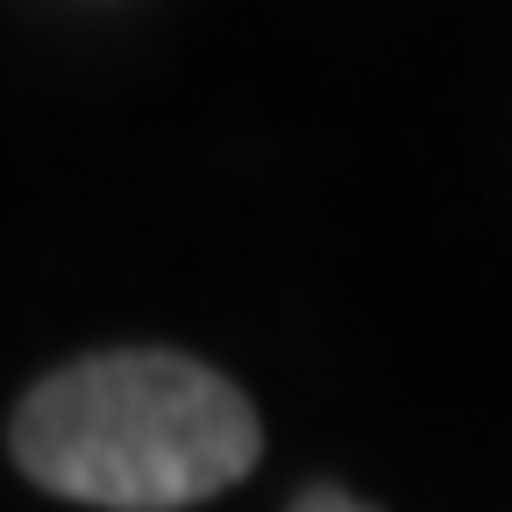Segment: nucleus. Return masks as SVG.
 <instances>
[{"mask_svg": "<svg viewBox=\"0 0 512 512\" xmlns=\"http://www.w3.org/2000/svg\"><path fill=\"white\" fill-rule=\"evenodd\" d=\"M264 427L235 384L171 349L64 363L15 413V463L79 505L171 512L249 477Z\"/></svg>", "mask_w": 512, "mask_h": 512, "instance_id": "nucleus-1", "label": "nucleus"}, {"mask_svg": "<svg viewBox=\"0 0 512 512\" xmlns=\"http://www.w3.org/2000/svg\"><path fill=\"white\" fill-rule=\"evenodd\" d=\"M292 505H299V512H356V498H349V491H299Z\"/></svg>", "mask_w": 512, "mask_h": 512, "instance_id": "nucleus-2", "label": "nucleus"}]
</instances>
